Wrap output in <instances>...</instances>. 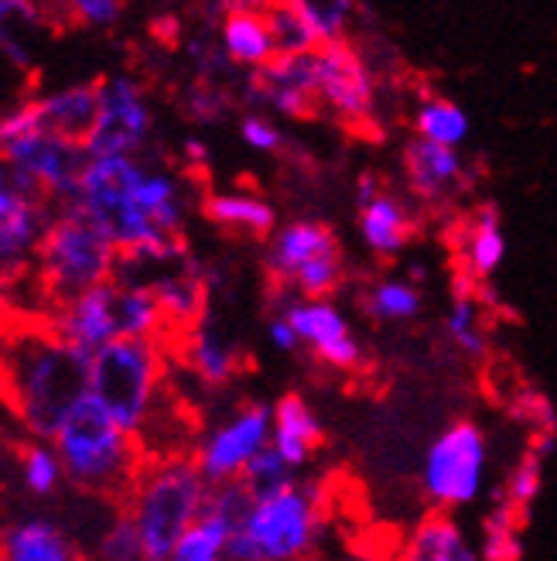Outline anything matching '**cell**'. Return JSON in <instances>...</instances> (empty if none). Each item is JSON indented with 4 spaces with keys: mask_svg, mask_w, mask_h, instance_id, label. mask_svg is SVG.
<instances>
[{
    "mask_svg": "<svg viewBox=\"0 0 557 561\" xmlns=\"http://www.w3.org/2000/svg\"><path fill=\"white\" fill-rule=\"evenodd\" d=\"M404 168H407V182L414 195H421L428 203H438L449 192H455L465 175L459 148L438 145V140H428V137L410 140L404 151Z\"/></svg>",
    "mask_w": 557,
    "mask_h": 561,
    "instance_id": "obj_19",
    "label": "cell"
},
{
    "mask_svg": "<svg viewBox=\"0 0 557 561\" xmlns=\"http://www.w3.org/2000/svg\"><path fill=\"white\" fill-rule=\"evenodd\" d=\"M206 216L222 230H236L250 237H267L277 227V213L267 199L250 192H219L206 199Z\"/></svg>",
    "mask_w": 557,
    "mask_h": 561,
    "instance_id": "obj_28",
    "label": "cell"
},
{
    "mask_svg": "<svg viewBox=\"0 0 557 561\" xmlns=\"http://www.w3.org/2000/svg\"><path fill=\"white\" fill-rule=\"evenodd\" d=\"M219 45L227 48L233 66L243 69H260L277 55V42L270 32L267 11L260 8H233L219 21Z\"/></svg>",
    "mask_w": 557,
    "mask_h": 561,
    "instance_id": "obj_20",
    "label": "cell"
},
{
    "mask_svg": "<svg viewBox=\"0 0 557 561\" xmlns=\"http://www.w3.org/2000/svg\"><path fill=\"white\" fill-rule=\"evenodd\" d=\"M312 72L318 103H325L346 124H370L376 106V87L363 55L349 48L346 42L318 45L312 48Z\"/></svg>",
    "mask_w": 557,
    "mask_h": 561,
    "instance_id": "obj_10",
    "label": "cell"
},
{
    "mask_svg": "<svg viewBox=\"0 0 557 561\" xmlns=\"http://www.w3.org/2000/svg\"><path fill=\"white\" fill-rule=\"evenodd\" d=\"M367 312L376 322H410L421 316V291L397 277L380 280L367 295Z\"/></svg>",
    "mask_w": 557,
    "mask_h": 561,
    "instance_id": "obj_33",
    "label": "cell"
},
{
    "mask_svg": "<svg viewBox=\"0 0 557 561\" xmlns=\"http://www.w3.org/2000/svg\"><path fill=\"white\" fill-rule=\"evenodd\" d=\"M267 21L277 42V55H298L318 48V35L309 14H304L301 0H274L267 8Z\"/></svg>",
    "mask_w": 557,
    "mask_h": 561,
    "instance_id": "obj_31",
    "label": "cell"
},
{
    "mask_svg": "<svg viewBox=\"0 0 557 561\" xmlns=\"http://www.w3.org/2000/svg\"><path fill=\"white\" fill-rule=\"evenodd\" d=\"M531 453L547 462V456L554 453V432H534L531 435Z\"/></svg>",
    "mask_w": 557,
    "mask_h": 561,
    "instance_id": "obj_47",
    "label": "cell"
},
{
    "mask_svg": "<svg viewBox=\"0 0 557 561\" xmlns=\"http://www.w3.org/2000/svg\"><path fill=\"white\" fill-rule=\"evenodd\" d=\"M45 199L48 192L8 154H0V285H11L24 257L38 247L48 227Z\"/></svg>",
    "mask_w": 557,
    "mask_h": 561,
    "instance_id": "obj_9",
    "label": "cell"
},
{
    "mask_svg": "<svg viewBox=\"0 0 557 561\" xmlns=\"http://www.w3.org/2000/svg\"><path fill=\"white\" fill-rule=\"evenodd\" d=\"M59 325L66 329V335L82 346L86 353H96L100 346H106L109 340H117L120 325H117V280L109 277L103 285L82 291L79 298H72L69 305H62L55 312Z\"/></svg>",
    "mask_w": 557,
    "mask_h": 561,
    "instance_id": "obj_17",
    "label": "cell"
},
{
    "mask_svg": "<svg viewBox=\"0 0 557 561\" xmlns=\"http://www.w3.org/2000/svg\"><path fill=\"white\" fill-rule=\"evenodd\" d=\"M328 254H339L332 230L312 219H298L281 230H274L270 247H267V271L277 280H288L291 285L304 267L315 264L318 257H328Z\"/></svg>",
    "mask_w": 557,
    "mask_h": 561,
    "instance_id": "obj_18",
    "label": "cell"
},
{
    "mask_svg": "<svg viewBox=\"0 0 557 561\" xmlns=\"http://www.w3.org/2000/svg\"><path fill=\"white\" fill-rule=\"evenodd\" d=\"M188 110H192V117H195V121L216 124V121H222V114L230 110V93H222L219 87H212V82H202V87H195V90H192Z\"/></svg>",
    "mask_w": 557,
    "mask_h": 561,
    "instance_id": "obj_41",
    "label": "cell"
},
{
    "mask_svg": "<svg viewBox=\"0 0 557 561\" xmlns=\"http://www.w3.org/2000/svg\"><path fill=\"white\" fill-rule=\"evenodd\" d=\"M62 472H66L62 459H59V453H51V448L32 445L24 453V483H27V490H32V493H38V496L51 493L55 486H59Z\"/></svg>",
    "mask_w": 557,
    "mask_h": 561,
    "instance_id": "obj_38",
    "label": "cell"
},
{
    "mask_svg": "<svg viewBox=\"0 0 557 561\" xmlns=\"http://www.w3.org/2000/svg\"><path fill=\"white\" fill-rule=\"evenodd\" d=\"M322 535V500L312 486L291 483L270 496H254L236 524L227 558L291 561L315 548Z\"/></svg>",
    "mask_w": 557,
    "mask_h": 561,
    "instance_id": "obj_6",
    "label": "cell"
},
{
    "mask_svg": "<svg viewBox=\"0 0 557 561\" xmlns=\"http://www.w3.org/2000/svg\"><path fill=\"white\" fill-rule=\"evenodd\" d=\"M55 453L62 459L66 476L90 493L117 496L134 490L141 476V453H137L134 435L117 425L93 394L82 398L55 432Z\"/></svg>",
    "mask_w": 557,
    "mask_h": 561,
    "instance_id": "obj_3",
    "label": "cell"
},
{
    "mask_svg": "<svg viewBox=\"0 0 557 561\" xmlns=\"http://www.w3.org/2000/svg\"><path fill=\"white\" fill-rule=\"evenodd\" d=\"M66 4L72 8L76 18H82L86 24H114L124 11V0H66Z\"/></svg>",
    "mask_w": 557,
    "mask_h": 561,
    "instance_id": "obj_43",
    "label": "cell"
},
{
    "mask_svg": "<svg viewBox=\"0 0 557 561\" xmlns=\"http://www.w3.org/2000/svg\"><path fill=\"white\" fill-rule=\"evenodd\" d=\"M250 100L274 110L285 117H309L315 96V72H312V51L298 55H274V59L260 69H254L250 79Z\"/></svg>",
    "mask_w": 557,
    "mask_h": 561,
    "instance_id": "obj_15",
    "label": "cell"
},
{
    "mask_svg": "<svg viewBox=\"0 0 557 561\" xmlns=\"http://www.w3.org/2000/svg\"><path fill=\"white\" fill-rule=\"evenodd\" d=\"M35 254H38V285L48 305L59 312L62 305H69L82 291L114 277L120 250L86 213L66 206L62 216L48 219Z\"/></svg>",
    "mask_w": 557,
    "mask_h": 561,
    "instance_id": "obj_4",
    "label": "cell"
},
{
    "mask_svg": "<svg viewBox=\"0 0 557 561\" xmlns=\"http://www.w3.org/2000/svg\"><path fill=\"white\" fill-rule=\"evenodd\" d=\"M4 554L14 561H66L72 558V548L55 524L32 520V524H18L14 530H8Z\"/></svg>",
    "mask_w": 557,
    "mask_h": 561,
    "instance_id": "obj_29",
    "label": "cell"
},
{
    "mask_svg": "<svg viewBox=\"0 0 557 561\" xmlns=\"http://www.w3.org/2000/svg\"><path fill=\"white\" fill-rule=\"evenodd\" d=\"M404 558H410V561H476L479 551L459 527V520L449 511L438 507V514H428L410 530Z\"/></svg>",
    "mask_w": 557,
    "mask_h": 561,
    "instance_id": "obj_24",
    "label": "cell"
},
{
    "mask_svg": "<svg viewBox=\"0 0 557 561\" xmlns=\"http://www.w3.org/2000/svg\"><path fill=\"white\" fill-rule=\"evenodd\" d=\"M0 151H4L24 175H32L48 195L66 199V203L76 199L82 172H86V164H90V151L82 140L51 134V130L24 134Z\"/></svg>",
    "mask_w": 557,
    "mask_h": 561,
    "instance_id": "obj_11",
    "label": "cell"
},
{
    "mask_svg": "<svg viewBox=\"0 0 557 561\" xmlns=\"http://www.w3.org/2000/svg\"><path fill=\"white\" fill-rule=\"evenodd\" d=\"M444 332H449V340L455 343L459 353H465L472 359L486 353V332L479 325V298L468 295L465 280L459 285V295H455L449 319H444Z\"/></svg>",
    "mask_w": 557,
    "mask_h": 561,
    "instance_id": "obj_32",
    "label": "cell"
},
{
    "mask_svg": "<svg viewBox=\"0 0 557 561\" xmlns=\"http://www.w3.org/2000/svg\"><path fill=\"white\" fill-rule=\"evenodd\" d=\"M161 383V350L148 335H117L90 359V394L130 435L144 432Z\"/></svg>",
    "mask_w": 557,
    "mask_h": 561,
    "instance_id": "obj_7",
    "label": "cell"
},
{
    "mask_svg": "<svg viewBox=\"0 0 557 561\" xmlns=\"http://www.w3.org/2000/svg\"><path fill=\"white\" fill-rule=\"evenodd\" d=\"M376 192H380V179H376V175H370V172H367V175H359V185H356V203H359V206L370 203Z\"/></svg>",
    "mask_w": 557,
    "mask_h": 561,
    "instance_id": "obj_46",
    "label": "cell"
},
{
    "mask_svg": "<svg viewBox=\"0 0 557 561\" xmlns=\"http://www.w3.org/2000/svg\"><path fill=\"white\" fill-rule=\"evenodd\" d=\"M489 448L476 421H455L444 428L425 453L421 486L425 496L441 511H455L476 503L486 486Z\"/></svg>",
    "mask_w": 557,
    "mask_h": 561,
    "instance_id": "obj_8",
    "label": "cell"
},
{
    "mask_svg": "<svg viewBox=\"0 0 557 561\" xmlns=\"http://www.w3.org/2000/svg\"><path fill=\"white\" fill-rule=\"evenodd\" d=\"M294 466L277 453L274 445H264L260 453L246 462V469H243V476H240V483L250 490V496H270V493H277V490H285V486H291V483H298L294 480Z\"/></svg>",
    "mask_w": 557,
    "mask_h": 561,
    "instance_id": "obj_34",
    "label": "cell"
},
{
    "mask_svg": "<svg viewBox=\"0 0 557 561\" xmlns=\"http://www.w3.org/2000/svg\"><path fill=\"white\" fill-rule=\"evenodd\" d=\"M503 257H507V237L503 227H499V213L492 206H479L462 237V264L476 280H486L499 271Z\"/></svg>",
    "mask_w": 557,
    "mask_h": 561,
    "instance_id": "obj_26",
    "label": "cell"
},
{
    "mask_svg": "<svg viewBox=\"0 0 557 561\" xmlns=\"http://www.w3.org/2000/svg\"><path fill=\"white\" fill-rule=\"evenodd\" d=\"M185 154L195 161V164H202L206 158H209V151H206V145L202 140H185Z\"/></svg>",
    "mask_w": 557,
    "mask_h": 561,
    "instance_id": "obj_48",
    "label": "cell"
},
{
    "mask_svg": "<svg viewBox=\"0 0 557 561\" xmlns=\"http://www.w3.org/2000/svg\"><path fill=\"white\" fill-rule=\"evenodd\" d=\"M148 130H151V110L141 87L127 76L100 82V117L93 134L86 137L90 158L134 154L144 145Z\"/></svg>",
    "mask_w": 557,
    "mask_h": 561,
    "instance_id": "obj_12",
    "label": "cell"
},
{
    "mask_svg": "<svg viewBox=\"0 0 557 561\" xmlns=\"http://www.w3.org/2000/svg\"><path fill=\"white\" fill-rule=\"evenodd\" d=\"M267 340H270L274 350H281V353H294V350L301 346V335H298V329L291 325L288 316H277V319L267 325Z\"/></svg>",
    "mask_w": 557,
    "mask_h": 561,
    "instance_id": "obj_45",
    "label": "cell"
},
{
    "mask_svg": "<svg viewBox=\"0 0 557 561\" xmlns=\"http://www.w3.org/2000/svg\"><path fill=\"white\" fill-rule=\"evenodd\" d=\"M38 27V11L32 0H0V51L14 62H27L24 38Z\"/></svg>",
    "mask_w": 557,
    "mask_h": 561,
    "instance_id": "obj_35",
    "label": "cell"
},
{
    "mask_svg": "<svg viewBox=\"0 0 557 561\" xmlns=\"http://www.w3.org/2000/svg\"><path fill=\"white\" fill-rule=\"evenodd\" d=\"M513 411H517V417L531 421L534 432H554V428H557L554 408H550V404H547V398H541V394H523V398H520V404H517Z\"/></svg>",
    "mask_w": 557,
    "mask_h": 561,
    "instance_id": "obj_44",
    "label": "cell"
},
{
    "mask_svg": "<svg viewBox=\"0 0 557 561\" xmlns=\"http://www.w3.org/2000/svg\"><path fill=\"white\" fill-rule=\"evenodd\" d=\"M414 130H417V137L438 140V145L462 148L468 137V114L452 100L428 96L414 114Z\"/></svg>",
    "mask_w": 557,
    "mask_h": 561,
    "instance_id": "obj_30",
    "label": "cell"
},
{
    "mask_svg": "<svg viewBox=\"0 0 557 561\" xmlns=\"http://www.w3.org/2000/svg\"><path fill=\"white\" fill-rule=\"evenodd\" d=\"M141 179H144V168L130 154L90 158L76 199L69 206L86 213L96 227L117 243L120 254L175 261V257H182V240L164 233L144 213L141 199H137Z\"/></svg>",
    "mask_w": 557,
    "mask_h": 561,
    "instance_id": "obj_2",
    "label": "cell"
},
{
    "mask_svg": "<svg viewBox=\"0 0 557 561\" xmlns=\"http://www.w3.org/2000/svg\"><path fill=\"white\" fill-rule=\"evenodd\" d=\"M270 432H274V408L250 404L236 411L230 421H222V425L199 445L195 462H199V469L206 472V480L212 486L240 480L246 462L254 459L264 445H270Z\"/></svg>",
    "mask_w": 557,
    "mask_h": 561,
    "instance_id": "obj_13",
    "label": "cell"
},
{
    "mask_svg": "<svg viewBox=\"0 0 557 561\" xmlns=\"http://www.w3.org/2000/svg\"><path fill=\"white\" fill-rule=\"evenodd\" d=\"M322 442V421L312 411V404L288 394L274 404V432H270V445L281 453L294 469H301L312 459V453Z\"/></svg>",
    "mask_w": 557,
    "mask_h": 561,
    "instance_id": "obj_21",
    "label": "cell"
},
{
    "mask_svg": "<svg viewBox=\"0 0 557 561\" xmlns=\"http://www.w3.org/2000/svg\"><path fill=\"white\" fill-rule=\"evenodd\" d=\"M520 514L513 503H499V507L486 517L483 527V548L479 554L489 561H503V558H520V538H517V527H520Z\"/></svg>",
    "mask_w": 557,
    "mask_h": 561,
    "instance_id": "obj_36",
    "label": "cell"
},
{
    "mask_svg": "<svg viewBox=\"0 0 557 561\" xmlns=\"http://www.w3.org/2000/svg\"><path fill=\"white\" fill-rule=\"evenodd\" d=\"M410 230L414 222L397 195L380 188L370 203L359 206V237L376 257H397L410 240Z\"/></svg>",
    "mask_w": 557,
    "mask_h": 561,
    "instance_id": "obj_23",
    "label": "cell"
},
{
    "mask_svg": "<svg viewBox=\"0 0 557 561\" xmlns=\"http://www.w3.org/2000/svg\"><path fill=\"white\" fill-rule=\"evenodd\" d=\"M35 110H38V130H51L86 145V137L93 134L100 117V82H86V87H72L48 100H38Z\"/></svg>",
    "mask_w": 557,
    "mask_h": 561,
    "instance_id": "obj_22",
    "label": "cell"
},
{
    "mask_svg": "<svg viewBox=\"0 0 557 561\" xmlns=\"http://www.w3.org/2000/svg\"><path fill=\"white\" fill-rule=\"evenodd\" d=\"M90 359L93 353L69 340L55 312L0 305V401L32 435L55 438L66 414L90 394Z\"/></svg>",
    "mask_w": 557,
    "mask_h": 561,
    "instance_id": "obj_1",
    "label": "cell"
},
{
    "mask_svg": "<svg viewBox=\"0 0 557 561\" xmlns=\"http://www.w3.org/2000/svg\"><path fill=\"white\" fill-rule=\"evenodd\" d=\"M285 316L298 329L301 346H312L328 367H339V370L359 367L363 350H359L346 316L328 298H301Z\"/></svg>",
    "mask_w": 557,
    "mask_h": 561,
    "instance_id": "obj_16",
    "label": "cell"
},
{
    "mask_svg": "<svg viewBox=\"0 0 557 561\" xmlns=\"http://www.w3.org/2000/svg\"><path fill=\"white\" fill-rule=\"evenodd\" d=\"M250 490L240 480L216 483L206 496L202 514L188 524L182 541L175 545V561H219L236 535V524L250 507Z\"/></svg>",
    "mask_w": 557,
    "mask_h": 561,
    "instance_id": "obj_14",
    "label": "cell"
},
{
    "mask_svg": "<svg viewBox=\"0 0 557 561\" xmlns=\"http://www.w3.org/2000/svg\"><path fill=\"white\" fill-rule=\"evenodd\" d=\"M188 363H192V370L199 374L206 383H212V387L227 383L236 374V350H233V343L227 340V335H222L216 319L206 316V312L192 322V332H188Z\"/></svg>",
    "mask_w": 557,
    "mask_h": 561,
    "instance_id": "obj_25",
    "label": "cell"
},
{
    "mask_svg": "<svg viewBox=\"0 0 557 561\" xmlns=\"http://www.w3.org/2000/svg\"><path fill=\"white\" fill-rule=\"evenodd\" d=\"M301 8L315 27L318 45H328V42H343L356 0H301Z\"/></svg>",
    "mask_w": 557,
    "mask_h": 561,
    "instance_id": "obj_37",
    "label": "cell"
},
{
    "mask_svg": "<svg viewBox=\"0 0 557 561\" xmlns=\"http://www.w3.org/2000/svg\"><path fill=\"white\" fill-rule=\"evenodd\" d=\"M100 558L109 561H134V558H144V541H141V530H137L134 517L124 514L117 524H109V530L100 541Z\"/></svg>",
    "mask_w": 557,
    "mask_h": 561,
    "instance_id": "obj_40",
    "label": "cell"
},
{
    "mask_svg": "<svg viewBox=\"0 0 557 561\" xmlns=\"http://www.w3.org/2000/svg\"><path fill=\"white\" fill-rule=\"evenodd\" d=\"M240 4H243V8H260V11H267V8L274 4V0H240Z\"/></svg>",
    "mask_w": 557,
    "mask_h": 561,
    "instance_id": "obj_49",
    "label": "cell"
},
{
    "mask_svg": "<svg viewBox=\"0 0 557 561\" xmlns=\"http://www.w3.org/2000/svg\"><path fill=\"white\" fill-rule=\"evenodd\" d=\"M151 288L161 301V312H164V322L172 325H192L206 312V280L202 274L195 271L192 264L185 267H175V271H161Z\"/></svg>",
    "mask_w": 557,
    "mask_h": 561,
    "instance_id": "obj_27",
    "label": "cell"
},
{
    "mask_svg": "<svg viewBox=\"0 0 557 561\" xmlns=\"http://www.w3.org/2000/svg\"><path fill=\"white\" fill-rule=\"evenodd\" d=\"M209 490L212 483L192 459H169L137 476L127 514L141 530L144 558H175V545L182 541L188 524L202 514Z\"/></svg>",
    "mask_w": 557,
    "mask_h": 561,
    "instance_id": "obj_5",
    "label": "cell"
},
{
    "mask_svg": "<svg viewBox=\"0 0 557 561\" xmlns=\"http://www.w3.org/2000/svg\"><path fill=\"white\" fill-rule=\"evenodd\" d=\"M541 483H544V459L526 453L507 480V500L517 511H531V503L541 496Z\"/></svg>",
    "mask_w": 557,
    "mask_h": 561,
    "instance_id": "obj_39",
    "label": "cell"
},
{
    "mask_svg": "<svg viewBox=\"0 0 557 561\" xmlns=\"http://www.w3.org/2000/svg\"><path fill=\"white\" fill-rule=\"evenodd\" d=\"M240 137H243L254 151H267V154H274L277 148L285 145L281 130H277V127H274L267 117H260V114H246V117L240 121Z\"/></svg>",
    "mask_w": 557,
    "mask_h": 561,
    "instance_id": "obj_42",
    "label": "cell"
}]
</instances>
